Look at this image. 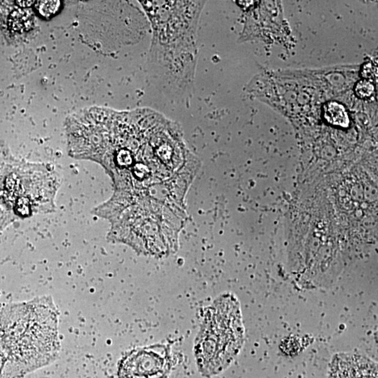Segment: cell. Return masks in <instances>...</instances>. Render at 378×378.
<instances>
[{
    "instance_id": "1",
    "label": "cell",
    "mask_w": 378,
    "mask_h": 378,
    "mask_svg": "<svg viewBox=\"0 0 378 378\" xmlns=\"http://www.w3.org/2000/svg\"><path fill=\"white\" fill-rule=\"evenodd\" d=\"M151 25L149 71L161 91L177 97L192 93L198 51L197 28L205 1H140Z\"/></svg>"
},
{
    "instance_id": "2",
    "label": "cell",
    "mask_w": 378,
    "mask_h": 378,
    "mask_svg": "<svg viewBox=\"0 0 378 378\" xmlns=\"http://www.w3.org/2000/svg\"><path fill=\"white\" fill-rule=\"evenodd\" d=\"M244 329L239 302L225 295L208 309L195 340L197 366L204 376L219 374L238 355L243 343Z\"/></svg>"
},
{
    "instance_id": "3",
    "label": "cell",
    "mask_w": 378,
    "mask_h": 378,
    "mask_svg": "<svg viewBox=\"0 0 378 378\" xmlns=\"http://www.w3.org/2000/svg\"><path fill=\"white\" fill-rule=\"evenodd\" d=\"M170 369L167 349L154 346L140 349L127 355L118 368L119 378H163Z\"/></svg>"
},
{
    "instance_id": "4",
    "label": "cell",
    "mask_w": 378,
    "mask_h": 378,
    "mask_svg": "<svg viewBox=\"0 0 378 378\" xmlns=\"http://www.w3.org/2000/svg\"><path fill=\"white\" fill-rule=\"evenodd\" d=\"M324 114L326 121L331 124L347 127L349 125L348 111L343 104L330 102L324 106Z\"/></svg>"
},
{
    "instance_id": "5",
    "label": "cell",
    "mask_w": 378,
    "mask_h": 378,
    "mask_svg": "<svg viewBox=\"0 0 378 378\" xmlns=\"http://www.w3.org/2000/svg\"><path fill=\"white\" fill-rule=\"evenodd\" d=\"M374 86L368 81H361L355 88L356 94L359 97L367 98L372 95L374 92Z\"/></svg>"
},
{
    "instance_id": "6",
    "label": "cell",
    "mask_w": 378,
    "mask_h": 378,
    "mask_svg": "<svg viewBox=\"0 0 378 378\" xmlns=\"http://www.w3.org/2000/svg\"><path fill=\"white\" fill-rule=\"evenodd\" d=\"M34 1H19L18 4L20 6H23V7H27L32 4Z\"/></svg>"
}]
</instances>
